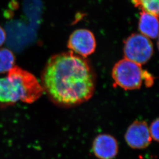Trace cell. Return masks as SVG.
I'll return each mask as SVG.
<instances>
[{
    "label": "cell",
    "instance_id": "cell-1",
    "mask_svg": "<svg viewBox=\"0 0 159 159\" xmlns=\"http://www.w3.org/2000/svg\"><path fill=\"white\" fill-rule=\"evenodd\" d=\"M41 81L51 101L64 107L86 102L95 89V77L87 61L72 52L51 57L42 72Z\"/></svg>",
    "mask_w": 159,
    "mask_h": 159
},
{
    "label": "cell",
    "instance_id": "cell-2",
    "mask_svg": "<svg viewBox=\"0 0 159 159\" xmlns=\"http://www.w3.org/2000/svg\"><path fill=\"white\" fill-rule=\"evenodd\" d=\"M7 78L11 83L16 101L32 104L40 98L43 89L32 73L17 66L8 72Z\"/></svg>",
    "mask_w": 159,
    "mask_h": 159
},
{
    "label": "cell",
    "instance_id": "cell-3",
    "mask_svg": "<svg viewBox=\"0 0 159 159\" xmlns=\"http://www.w3.org/2000/svg\"><path fill=\"white\" fill-rule=\"evenodd\" d=\"M112 76L116 84L125 90L139 89L144 81L146 85L153 83L151 75L143 70L141 65L126 58L114 65Z\"/></svg>",
    "mask_w": 159,
    "mask_h": 159
},
{
    "label": "cell",
    "instance_id": "cell-4",
    "mask_svg": "<svg viewBox=\"0 0 159 159\" xmlns=\"http://www.w3.org/2000/svg\"><path fill=\"white\" fill-rule=\"evenodd\" d=\"M125 58L142 65L152 56L153 45L148 38L140 34H134L125 41Z\"/></svg>",
    "mask_w": 159,
    "mask_h": 159
},
{
    "label": "cell",
    "instance_id": "cell-5",
    "mask_svg": "<svg viewBox=\"0 0 159 159\" xmlns=\"http://www.w3.org/2000/svg\"><path fill=\"white\" fill-rule=\"evenodd\" d=\"M96 40L93 33L86 29H79L71 34L68 41V48L78 55L87 57L94 52Z\"/></svg>",
    "mask_w": 159,
    "mask_h": 159
},
{
    "label": "cell",
    "instance_id": "cell-6",
    "mask_svg": "<svg viewBox=\"0 0 159 159\" xmlns=\"http://www.w3.org/2000/svg\"><path fill=\"white\" fill-rule=\"evenodd\" d=\"M125 139L132 148H145L152 141L148 125L144 121H135L128 128Z\"/></svg>",
    "mask_w": 159,
    "mask_h": 159
},
{
    "label": "cell",
    "instance_id": "cell-7",
    "mask_svg": "<svg viewBox=\"0 0 159 159\" xmlns=\"http://www.w3.org/2000/svg\"><path fill=\"white\" fill-rule=\"evenodd\" d=\"M95 156L99 159H113L119 152L116 138L107 134H99L95 138L92 146Z\"/></svg>",
    "mask_w": 159,
    "mask_h": 159
},
{
    "label": "cell",
    "instance_id": "cell-8",
    "mask_svg": "<svg viewBox=\"0 0 159 159\" xmlns=\"http://www.w3.org/2000/svg\"><path fill=\"white\" fill-rule=\"evenodd\" d=\"M158 28L157 16L145 11L140 13L139 29L142 35L148 38L155 39L158 37Z\"/></svg>",
    "mask_w": 159,
    "mask_h": 159
},
{
    "label": "cell",
    "instance_id": "cell-9",
    "mask_svg": "<svg viewBox=\"0 0 159 159\" xmlns=\"http://www.w3.org/2000/svg\"><path fill=\"white\" fill-rule=\"evenodd\" d=\"M17 102L7 77L0 78V102L12 104Z\"/></svg>",
    "mask_w": 159,
    "mask_h": 159
},
{
    "label": "cell",
    "instance_id": "cell-10",
    "mask_svg": "<svg viewBox=\"0 0 159 159\" xmlns=\"http://www.w3.org/2000/svg\"><path fill=\"white\" fill-rule=\"evenodd\" d=\"M14 54L7 48L0 49V73L9 72L15 66Z\"/></svg>",
    "mask_w": 159,
    "mask_h": 159
},
{
    "label": "cell",
    "instance_id": "cell-11",
    "mask_svg": "<svg viewBox=\"0 0 159 159\" xmlns=\"http://www.w3.org/2000/svg\"><path fill=\"white\" fill-rule=\"evenodd\" d=\"M135 7L158 17L159 0H131Z\"/></svg>",
    "mask_w": 159,
    "mask_h": 159
},
{
    "label": "cell",
    "instance_id": "cell-12",
    "mask_svg": "<svg viewBox=\"0 0 159 159\" xmlns=\"http://www.w3.org/2000/svg\"><path fill=\"white\" fill-rule=\"evenodd\" d=\"M159 119H157L156 120L152 122L149 127V130L152 140H155L158 142L159 141Z\"/></svg>",
    "mask_w": 159,
    "mask_h": 159
},
{
    "label": "cell",
    "instance_id": "cell-13",
    "mask_svg": "<svg viewBox=\"0 0 159 159\" xmlns=\"http://www.w3.org/2000/svg\"><path fill=\"white\" fill-rule=\"evenodd\" d=\"M6 40V34L4 30L0 26V47L4 43Z\"/></svg>",
    "mask_w": 159,
    "mask_h": 159
}]
</instances>
